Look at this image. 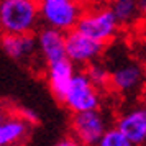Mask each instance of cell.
<instances>
[{"label":"cell","instance_id":"7","mask_svg":"<svg viewBox=\"0 0 146 146\" xmlns=\"http://www.w3.org/2000/svg\"><path fill=\"white\" fill-rule=\"evenodd\" d=\"M146 82L145 66L138 61H125L110 71V86L115 92L128 95L139 92Z\"/></svg>","mask_w":146,"mask_h":146},{"label":"cell","instance_id":"8","mask_svg":"<svg viewBox=\"0 0 146 146\" xmlns=\"http://www.w3.org/2000/svg\"><path fill=\"white\" fill-rule=\"evenodd\" d=\"M115 126L133 146H146V104L133 105L118 115Z\"/></svg>","mask_w":146,"mask_h":146},{"label":"cell","instance_id":"9","mask_svg":"<svg viewBox=\"0 0 146 146\" xmlns=\"http://www.w3.org/2000/svg\"><path fill=\"white\" fill-rule=\"evenodd\" d=\"M38 53L46 64L56 62L66 58V33L59 30L44 27L36 35Z\"/></svg>","mask_w":146,"mask_h":146},{"label":"cell","instance_id":"11","mask_svg":"<svg viewBox=\"0 0 146 146\" xmlns=\"http://www.w3.org/2000/svg\"><path fill=\"white\" fill-rule=\"evenodd\" d=\"M74 62L64 58V59H59L56 62H51V64H46V80L48 86H49V90L53 92V95L58 100H61V97L64 95L66 89L69 87L71 80L74 79L76 76V69H74Z\"/></svg>","mask_w":146,"mask_h":146},{"label":"cell","instance_id":"4","mask_svg":"<svg viewBox=\"0 0 146 146\" xmlns=\"http://www.w3.org/2000/svg\"><path fill=\"white\" fill-rule=\"evenodd\" d=\"M61 102L72 113H80L99 108L100 105L99 87L89 79V76L86 72H76L74 79L71 80L64 95L61 97Z\"/></svg>","mask_w":146,"mask_h":146},{"label":"cell","instance_id":"17","mask_svg":"<svg viewBox=\"0 0 146 146\" xmlns=\"http://www.w3.org/2000/svg\"><path fill=\"white\" fill-rule=\"evenodd\" d=\"M139 54H141V58H143V61L146 62V41L141 44V49H139Z\"/></svg>","mask_w":146,"mask_h":146},{"label":"cell","instance_id":"20","mask_svg":"<svg viewBox=\"0 0 146 146\" xmlns=\"http://www.w3.org/2000/svg\"><path fill=\"white\" fill-rule=\"evenodd\" d=\"M79 2H80V0H79Z\"/></svg>","mask_w":146,"mask_h":146},{"label":"cell","instance_id":"15","mask_svg":"<svg viewBox=\"0 0 146 146\" xmlns=\"http://www.w3.org/2000/svg\"><path fill=\"white\" fill-rule=\"evenodd\" d=\"M95 146H133V145H131V141L126 138L117 126H110V128L102 135V138L97 141Z\"/></svg>","mask_w":146,"mask_h":146},{"label":"cell","instance_id":"2","mask_svg":"<svg viewBox=\"0 0 146 146\" xmlns=\"http://www.w3.org/2000/svg\"><path fill=\"white\" fill-rule=\"evenodd\" d=\"M120 27L121 25L112 12L110 5H90L84 8L77 30L105 44L117 36Z\"/></svg>","mask_w":146,"mask_h":146},{"label":"cell","instance_id":"10","mask_svg":"<svg viewBox=\"0 0 146 146\" xmlns=\"http://www.w3.org/2000/svg\"><path fill=\"white\" fill-rule=\"evenodd\" d=\"M31 121L25 118L21 112L3 115L0 121V145L21 146L30 136Z\"/></svg>","mask_w":146,"mask_h":146},{"label":"cell","instance_id":"16","mask_svg":"<svg viewBox=\"0 0 146 146\" xmlns=\"http://www.w3.org/2000/svg\"><path fill=\"white\" fill-rule=\"evenodd\" d=\"M53 146H84V145H82L80 141H77V139L71 135V136H67V138L59 139V141H58L56 145H53Z\"/></svg>","mask_w":146,"mask_h":146},{"label":"cell","instance_id":"1","mask_svg":"<svg viewBox=\"0 0 146 146\" xmlns=\"http://www.w3.org/2000/svg\"><path fill=\"white\" fill-rule=\"evenodd\" d=\"M40 21V0H0V28L3 35L33 33Z\"/></svg>","mask_w":146,"mask_h":146},{"label":"cell","instance_id":"3","mask_svg":"<svg viewBox=\"0 0 146 146\" xmlns=\"http://www.w3.org/2000/svg\"><path fill=\"white\" fill-rule=\"evenodd\" d=\"M40 12L44 27L69 33L77 28L84 7L79 0H40Z\"/></svg>","mask_w":146,"mask_h":146},{"label":"cell","instance_id":"6","mask_svg":"<svg viewBox=\"0 0 146 146\" xmlns=\"http://www.w3.org/2000/svg\"><path fill=\"white\" fill-rule=\"evenodd\" d=\"M102 51V43L84 35L77 28L66 33V58L76 66H89L95 62Z\"/></svg>","mask_w":146,"mask_h":146},{"label":"cell","instance_id":"13","mask_svg":"<svg viewBox=\"0 0 146 146\" xmlns=\"http://www.w3.org/2000/svg\"><path fill=\"white\" fill-rule=\"evenodd\" d=\"M108 5L121 27L135 25L143 12H146L143 0H110Z\"/></svg>","mask_w":146,"mask_h":146},{"label":"cell","instance_id":"18","mask_svg":"<svg viewBox=\"0 0 146 146\" xmlns=\"http://www.w3.org/2000/svg\"><path fill=\"white\" fill-rule=\"evenodd\" d=\"M139 94H141V100H143V104H146V82H145V86L141 87Z\"/></svg>","mask_w":146,"mask_h":146},{"label":"cell","instance_id":"12","mask_svg":"<svg viewBox=\"0 0 146 146\" xmlns=\"http://www.w3.org/2000/svg\"><path fill=\"white\" fill-rule=\"evenodd\" d=\"M2 49L10 59L27 61L38 51L36 38L31 33L27 35H3L2 36Z\"/></svg>","mask_w":146,"mask_h":146},{"label":"cell","instance_id":"19","mask_svg":"<svg viewBox=\"0 0 146 146\" xmlns=\"http://www.w3.org/2000/svg\"><path fill=\"white\" fill-rule=\"evenodd\" d=\"M143 5H145V10H146V0H143Z\"/></svg>","mask_w":146,"mask_h":146},{"label":"cell","instance_id":"5","mask_svg":"<svg viewBox=\"0 0 146 146\" xmlns=\"http://www.w3.org/2000/svg\"><path fill=\"white\" fill-rule=\"evenodd\" d=\"M107 130V118L99 108L74 113L71 120V133L84 146H95Z\"/></svg>","mask_w":146,"mask_h":146},{"label":"cell","instance_id":"14","mask_svg":"<svg viewBox=\"0 0 146 146\" xmlns=\"http://www.w3.org/2000/svg\"><path fill=\"white\" fill-rule=\"evenodd\" d=\"M86 74L89 76V79L92 80L99 89L100 87H105V86H110V71L104 64L97 62V61L87 66Z\"/></svg>","mask_w":146,"mask_h":146}]
</instances>
